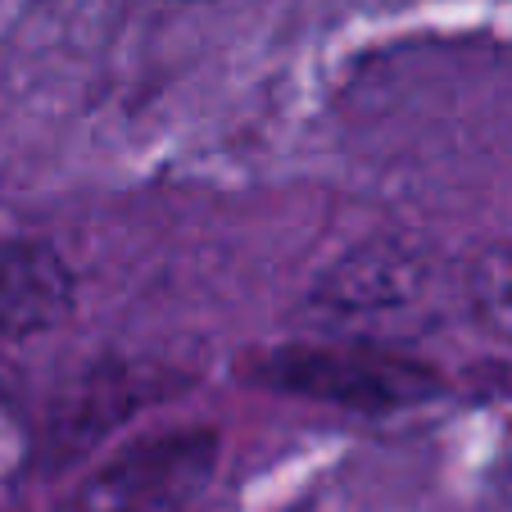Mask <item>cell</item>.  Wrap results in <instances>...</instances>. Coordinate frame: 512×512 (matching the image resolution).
Returning <instances> with one entry per match:
<instances>
[{"mask_svg": "<svg viewBox=\"0 0 512 512\" xmlns=\"http://www.w3.org/2000/svg\"><path fill=\"white\" fill-rule=\"evenodd\" d=\"M472 304L499 336L512 340V245L490 250L472 272Z\"/></svg>", "mask_w": 512, "mask_h": 512, "instance_id": "6da1fadb", "label": "cell"}]
</instances>
